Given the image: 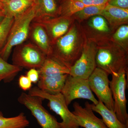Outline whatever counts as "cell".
Listing matches in <instances>:
<instances>
[{"instance_id":"obj_9","label":"cell","mask_w":128,"mask_h":128,"mask_svg":"<svg viewBox=\"0 0 128 128\" xmlns=\"http://www.w3.org/2000/svg\"><path fill=\"white\" fill-rule=\"evenodd\" d=\"M80 24L87 39L96 45L110 40L114 32L101 15L93 16Z\"/></svg>"},{"instance_id":"obj_2","label":"cell","mask_w":128,"mask_h":128,"mask_svg":"<svg viewBox=\"0 0 128 128\" xmlns=\"http://www.w3.org/2000/svg\"><path fill=\"white\" fill-rule=\"evenodd\" d=\"M96 46V67L109 75L118 73L121 70H128V51L110 40Z\"/></svg>"},{"instance_id":"obj_28","label":"cell","mask_w":128,"mask_h":128,"mask_svg":"<svg viewBox=\"0 0 128 128\" xmlns=\"http://www.w3.org/2000/svg\"><path fill=\"white\" fill-rule=\"evenodd\" d=\"M26 76L31 81L32 83H36L39 80L40 74L38 70L37 69L32 68L27 72Z\"/></svg>"},{"instance_id":"obj_30","label":"cell","mask_w":128,"mask_h":128,"mask_svg":"<svg viewBox=\"0 0 128 128\" xmlns=\"http://www.w3.org/2000/svg\"><path fill=\"white\" fill-rule=\"evenodd\" d=\"M108 4L124 9H128V0H109Z\"/></svg>"},{"instance_id":"obj_33","label":"cell","mask_w":128,"mask_h":128,"mask_svg":"<svg viewBox=\"0 0 128 128\" xmlns=\"http://www.w3.org/2000/svg\"><path fill=\"white\" fill-rule=\"evenodd\" d=\"M2 80V78H0V82ZM3 116H3V114H2V112H1V111H0V117Z\"/></svg>"},{"instance_id":"obj_13","label":"cell","mask_w":128,"mask_h":128,"mask_svg":"<svg viewBox=\"0 0 128 128\" xmlns=\"http://www.w3.org/2000/svg\"><path fill=\"white\" fill-rule=\"evenodd\" d=\"M72 112L80 127L84 128H108L102 119L96 116L92 109L91 104L86 102L83 107L78 102L73 104Z\"/></svg>"},{"instance_id":"obj_21","label":"cell","mask_w":128,"mask_h":128,"mask_svg":"<svg viewBox=\"0 0 128 128\" xmlns=\"http://www.w3.org/2000/svg\"><path fill=\"white\" fill-rule=\"evenodd\" d=\"M38 11L35 17L58 16V7L55 0H36Z\"/></svg>"},{"instance_id":"obj_15","label":"cell","mask_w":128,"mask_h":128,"mask_svg":"<svg viewBox=\"0 0 128 128\" xmlns=\"http://www.w3.org/2000/svg\"><path fill=\"white\" fill-rule=\"evenodd\" d=\"M100 15L106 20L114 31L121 25H128V9L115 7L107 3Z\"/></svg>"},{"instance_id":"obj_4","label":"cell","mask_w":128,"mask_h":128,"mask_svg":"<svg viewBox=\"0 0 128 128\" xmlns=\"http://www.w3.org/2000/svg\"><path fill=\"white\" fill-rule=\"evenodd\" d=\"M28 94L48 101V106L50 110L59 115L62 120L60 122L61 128H80L75 116L69 110L62 93L51 95L35 86L29 90Z\"/></svg>"},{"instance_id":"obj_22","label":"cell","mask_w":128,"mask_h":128,"mask_svg":"<svg viewBox=\"0 0 128 128\" xmlns=\"http://www.w3.org/2000/svg\"><path fill=\"white\" fill-rule=\"evenodd\" d=\"M30 122L24 113L11 118L0 117V128H26Z\"/></svg>"},{"instance_id":"obj_8","label":"cell","mask_w":128,"mask_h":128,"mask_svg":"<svg viewBox=\"0 0 128 128\" xmlns=\"http://www.w3.org/2000/svg\"><path fill=\"white\" fill-rule=\"evenodd\" d=\"M108 74L105 70L96 67L87 79L90 89L108 109L114 112L113 98Z\"/></svg>"},{"instance_id":"obj_25","label":"cell","mask_w":128,"mask_h":128,"mask_svg":"<svg viewBox=\"0 0 128 128\" xmlns=\"http://www.w3.org/2000/svg\"><path fill=\"white\" fill-rule=\"evenodd\" d=\"M110 41L128 52V25H121L117 28L112 34Z\"/></svg>"},{"instance_id":"obj_26","label":"cell","mask_w":128,"mask_h":128,"mask_svg":"<svg viewBox=\"0 0 128 128\" xmlns=\"http://www.w3.org/2000/svg\"><path fill=\"white\" fill-rule=\"evenodd\" d=\"M14 21V18L6 16L0 24V51L6 43Z\"/></svg>"},{"instance_id":"obj_5","label":"cell","mask_w":128,"mask_h":128,"mask_svg":"<svg viewBox=\"0 0 128 128\" xmlns=\"http://www.w3.org/2000/svg\"><path fill=\"white\" fill-rule=\"evenodd\" d=\"M128 70H121L118 73L112 75L110 86L114 101V112L118 119L122 123L128 125V114L125 91L128 80Z\"/></svg>"},{"instance_id":"obj_12","label":"cell","mask_w":128,"mask_h":128,"mask_svg":"<svg viewBox=\"0 0 128 128\" xmlns=\"http://www.w3.org/2000/svg\"><path fill=\"white\" fill-rule=\"evenodd\" d=\"M33 22L39 24L46 30L52 45L66 33L74 22L72 17H35Z\"/></svg>"},{"instance_id":"obj_1","label":"cell","mask_w":128,"mask_h":128,"mask_svg":"<svg viewBox=\"0 0 128 128\" xmlns=\"http://www.w3.org/2000/svg\"><path fill=\"white\" fill-rule=\"evenodd\" d=\"M87 40L80 24L74 21L68 32L53 44L50 57L70 69L80 58Z\"/></svg>"},{"instance_id":"obj_14","label":"cell","mask_w":128,"mask_h":128,"mask_svg":"<svg viewBox=\"0 0 128 128\" xmlns=\"http://www.w3.org/2000/svg\"><path fill=\"white\" fill-rule=\"evenodd\" d=\"M28 38L32 43L46 56L52 55V45L46 30L41 25L32 21L30 25Z\"/></svg>"},{"instance_id":"obj_18","label":"cell","mask_w":128,"mask_h":128,"mask_svg":"<svg viewBox=\"0 0 128 128\" xmlns=\"http://www.w3.org/2000/svg\"><path fill=\"white\" fill-rule=\"evenodd\" d=\"M40 75L56 76L70 74V69L50 56H47L43 64L38 70Z\"/></svg>"},{"instance_id":"obj_6","label":"cell","mask_w":128,"mask_h":128,"mask_svg":"<svg viewBox=\"0 0 128 128\" xmlns=\"http://www.w3.org/2000/svg\"><path fill=\"white\" fill-rule=\"evenodd\" d=\"M16 47L12 54V64L20 68L38 70L47 57L32 43H23Z\"/></svg>"},{"instance_id":"obj_27","label":"cell","mask_w":128,"mask_h":128,"mask_svg":"<svg viewBox=\"0 0 128 128\" xmlns=\"http://www.w3.org/2000/svg\"><path fill=\"white\" fill-rule=\"evenodd\" d=\"M32 82L26 76L22 75L18 79L19 87L23 90H29L32 87Z\"/></svg>"},{"instance_id":"obj_23","label":"cell","mask_w":128,"mask_h":128,"mask_svg":"<svg viewBox=\"0 0 128 128\" xmlns=\"http://www.w3.org/2000/svg\"><path fill=\"white\" fill-rule=\"evenodd\" d=\"M22 68L9 64L0 55V78L5 82H11Z\"/></svg>"},{"instance_id":"obj_24","label":"cell","mask_w":128,"mask_h":128,"mask_svg":"<svg viewBox=\"0 0 128 128\" xmlns=\"http://www.w3.org/2000/svg\"><path fill=\"white\" fill-rule=\"evenodd\" d=\"M106 5L86 6L74 14L72 18L74 20L80 24L93 16L100 15Z\"/></svg>"},{"instance_id":"obj_10","label":"cell","mask_w":128,"mask_h":128,"mask_svg":"<svg viewBox=\"0 0 128 128\" xmlns=\"http://www.w3.org/2000/svg\"><path fill=\"white\" fill-rule=\"evenodd\" d=\"M67 106L77 98L91 101L96 105L98 102L89 87L88 80L74 77L69 74L61 92Z\"/></svg>"},{"instance_id":"obj_16","label":"cell","mask_w":128,"mask_h":128,"mask_svg":"<svg viewBox=\"0 0 128 128\" xmlns=\"http://www.w3.org/2000/svg\"><path fill=\"white\" fill-rule=\"evenodd\" d=\"M69 74L56 76H48L40 75L38 87L44 92L56 95L61 93L67 76Z\"/></svg>"},{"instance_id":"obj_17","label":"cell","mask_w":128,"mask_h":128,"mask_svg":"<svg viewBox=\"0 0 128 128\" xmlns=\"http://www.w3.org/2000/svg\"><path fill=\"white\" fill-rule=\"evenodd\" d=\"M91 106L93 112L101 115L104 122L108 128H128V125L121 123L114 112L108 108L101 101L98 100L96 105L92 104Z\"/></svg>"},{"instance_id":"obj_29","label":"cell","mask_w":128,"mask_h":128,"mask_svg":"<svg viewBox=\"0 0 128 128\" xmlns=\"http://www.w3.org/2000/svg\"><path fill=\"white\" fill-rule=\"evenodd\" d=\"M86 6L106 5L109 0H76Z\"/></svg>"},{"instance_id":"obj_20","label":"cell","mask_w":128,"mask_h":128,"mask_svg":"<svg viewBox=\"0 0 128 128\" xmlns=\"http://www.w3.org/2000/svg\"><path fill=\"white\" fill-rule=\"evenodd\" d=\"M86 6L82 2L76 0H60L58 7V16L72 17Z\"/></svg>"},{"instance_id":"obj_11","label":"cell","mask_w":128,"mask_h":128,"mask_svg":"<svg viewBox=\"0 0 128 128\" xmlns=\"http://www.w3.org/2000/svg\"><path fill=\"white\" fill-rule=\"evenodd\" d=\"M96 44L87 39L81 54L70 68V75L87 80L96 67Z\"/></svg>"},{"instance_id":"obj_35","label":"cell","mask_w":128,"mask_h":128,"mask_svg":"<svg viewBox=\"0 0 128 128\" xmlns=\"http://www.w3.org/2000/svg\"></svg>"},{"instance_id":"obj_31","label":"cell","mask_w":128,"mask_h":128,"mask_svg":"<svg viewBox=\"0 0 128 128\" xmlns=\"http://www.w3.org/2000/svg\"><path fill=\"white\" fill-rule=\"evenodd\" d=\"M5 17H6V16H5L4 12L3 10L0 9V24L4 20Z\"/></svg>"},{"instance_id":"obj_3","label":"cell","mask_w":128,"mask_h":128,"mask_svg":"<svg viewBox=\"0 0 128 128\" xmlns=\"http://www.w3.org/2000/svg\"><path fill=\"white\" fill-rule=\"evenodd\" d=\"M36 1L33 6L22 14L14 18L6 43L0 51V55L7 61L12 48L22 44L28 38L30 25L36 16Z\"/></svg>"},{"instance_id":"obj_19","label":"cell","mask_w":128,"mask_h":128,"mask_svg":"<svg viewBox=\"0 0 128 128\" xmlns=\"http://www.w3.org/2000/svg\"><path fill=\"white\" fill-rule=\"evenodd\" d=\"M35 1L36 0H9L3 3L5 16L14 18L32 7Z\"/></svg>"},{"instance_id":"obj_7","label":"cell","mask_w":128,"mask_h":128,"mask_svg":"<svg viewBox=\"0 0 128 128\" xmlns=\"http://www.w3.org/2000/svg\"><path fill=\"white\" fill-rule=\"evenodd\" d=\"M43 98L22 92L18 100L30 110L42 128H61L60 122L43 106Z\"/></svg>"},{"instance_id":"obj_34","label":"cell","mask_w":128,"mask_h":128,"mask_svg":"<svg viewBox=\"0 0 128 128\" xmlns=\"http://www.w3.org/2000/svg\"><path fill=\"white\" fill-rule=\"evenodd\" d=\"M9 0H0L1 2H2V3H4V2H6L8 1Z\"/></svg>"},{"instance_id":"obj_32","label":"cell","mask_w":128,"mask_h":128,"mask_svg":"<svg viewBox=\"0 0 128 128\" xmlns=\"http://www.w3.org/2000/svg\"><path fill=\"white\" fill-rule=\"evenodd\" d=\"M4 4L0 1V9L2 10H4Z\"/></svg>"}]
</instances>
